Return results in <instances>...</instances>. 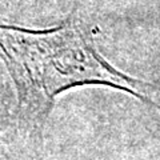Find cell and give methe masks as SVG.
<instances>
[{
	"label": "cell",
	"mask_w": 160,
	"mask_h": 160,
	"mask_svg": "<svg viewBox=\"0 0 160 160\" xmlns=\"http://www.w3.org/2000/svg\"><path fill=\"white\" fill-rule=\"evenodd\" d=\"M26 2H28V0H0V4H4L6 3L7 6H13V7H20L23 6Z\"/></svg>",
	"instance_id": "obj_2"
},
{
	"label": "cell",
	"mask_w": 160,
	"mask_h": 160,
	"mask_svg": "<svg viewBox=\"0 0 160 160\" xmlns=\"http://www.w3.org/2000/svg\"><path fill=\"white\" fill-rule=\"evenodd\" d=\"M0 56L15 88L20 135L33 146L43 140L56 98L76 87L119 89L160 108L151 96L152 84L129 76L103 56L91 20L80 9L46 29L0 24Z\"/></svg>",
	"instance_id": "obj_1"
}]
</instances>
